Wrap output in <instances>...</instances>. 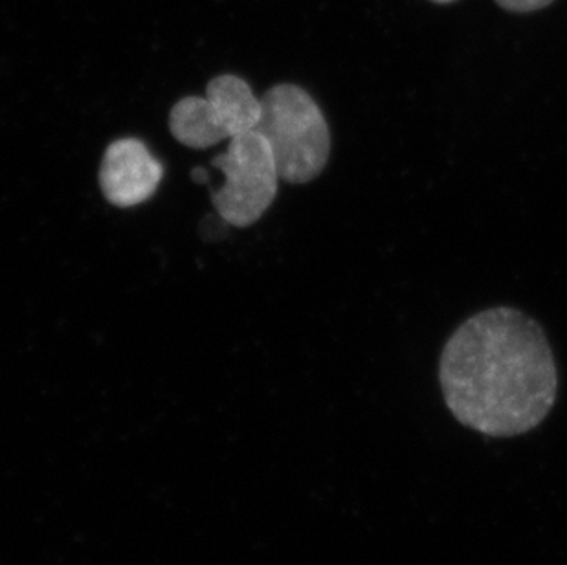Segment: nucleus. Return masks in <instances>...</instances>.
Segmentation results:
<instances>
[{
    "mask_svg": "<svg viewBox=\"0 0 567 565\" xmlns=\"http://www.w3.org/2000/svg\"><path fill=\"white\" fill-rule=\"evenodd\" d=\"M440 384L463 427L488 438H516L540 427L557 402V362L533 318L496 307L472 316L449 338Z\"/></svg>",
    "mask_w": 567,
    "mask_h": 565,
    "instance_id": "f257e3e1",
    "label": "nucleus"
},
{
    "mask_svg": "<svg viewBox=\"0 0 567 565\" xmlns=\"http://www.w3.org/2000/svg\"><path fill=\"white\" fill-rule=\"evenodd\" d=\"M254 131L270 145L281 181L307 184L326 170L331 131L320 105L301 86L284 83L265 92Z\"/></svg>",
    "mask_w": 567,
    "mask_h": 565,
    "instance_id": "f03ea898",
    "label": "nucleus"
},
{
    "mask_svg": "<svg viewBox=\"0 0 567 565\" xmlns=\"http://www.w3.org/2000/svg\"><path fill=\"white\" fill-rule=\"evenodd\" d=\"M212 164L226 178L225 186L212 192L220 219L236 228L256 225L278 195L279 173L267 140L257 131L239 134Z\"/></svg>",
    "mask_w": 567,
    "mask_h": 565,
    "instance_id": "7ed1b4c3",
    "label": "nucleus"
},
{
    "mask_svg": "<svg viewBox=\"0 0 567 565\" xmlns=\"http://www.w3.org/2000/svg\"><path fill=\"white\" fill-rule=\"evenodd\" d=\"M261 100L247 81L234 74L217 75L206 86V96L184 97L169 113V131L192 150H206L256 129Z\"/></svg>",
    "mask_w": 567,
    "mask_h": 565,
    "instance_id": "20e7f679",
    "label": "nucleus"
},
{
    "mask_svg": "<svg viewBox=\"0 0 567 565\" xmlns=\"http://www.w3.org/2000/svg\"><path fill=\"white\" fill-rule=\"evenodd\" d=\"M164 167L138 138H120L109 145L100 166L103 197L116 208H134L155 195Z\"/></svg>",
    "mask_w": 567,
    "mask_h": 565,
    "instance_id": "39448f33",
    "label": "nucleus"
},
{
    "mask_svg": "<svg viewBox=\"0 0 567 565\" xmlns=\"http://www.w3.org/2000/svg\"><path fill=\"white\" fill-rule=\"evenodd\" d=\"M494 2L513 13H530V11L544 10L555 0H494Z\"/></svg>",
    "mask_w": 567,
    "mask_h": 565,
    "instance_id": "423d86ee",
    "label": "nucleus"
},
{
    "mask_svg": "<svg viewBox=\"0 0 567 565\" xmlns=\"http://www.w3.org/2000/svg\"><path fill=\"white\" fill-rule=\"evenodd\" d=\"M192 178L197 182V184H206V182H208V173L200 170V167H195V170L192 171Z\"/></svg>",
    "mask_w": 567,
    "mask_h": 565,
    "instance_id": "0eeeda50",
    "label": "nucleus"
},
{
    "mask_svg": "<svg viewBox=\"0 0 567 565\" xmlns=\"http://www.w3.org/2000/svg\"><path fill=\"white\" fill-rule=\"evenodd\" d=\"M432 2H437V4H449V2H454V0H432Z\"/></svg>",
    "mask_w": 567,
    "mask_h": 565,
    "instance_id": "6e6552de",
    "label": "nucleus"
}]
</instances>
